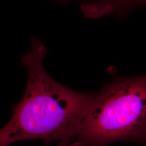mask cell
Returning <instances> with one entry per match:
<instances>
[{
    "instance_id": "obj_1",
    "label": "cell",
    "mask_w": 146,
    "mask_h": 146,
    "mask_svg": "<svg viewBox=\"0 0 146 146\" xmlns=\"http://www.w3.org/2000/svg\"><path fill=\"white\" fill-rule=\"evenodd\" d=\"M46 54L44 44L33 39L31 50L23 56L26 89L10 120L0 129V146L33 139L47 143L76 138L94 94L74 91L55 81L43 66Z\"/></svg>"
},
{
    "instance_id": "obj_2",
    "label": "cell",
    "mask_w": 146,
    "mask_h": 146,
    "mask_svg": "<svg viewBox=\"0 0 146 146\" xmlns=\"http://www.w3.org/2000/svg\"><path fill=\"white\" fill-rule=\"evenodd\" d=\"M76 138L85 146L117 141L145 143V76L116 78L94 94Z\"/></svg>"
},
{
    "instance_id": "obj_3",
    "label": "cell",
    "mask_w": 146,
    "mask_h": 146,
    "mask_svg": "<svg viewBox=\"0 0 146 146\" xmlns=\"http://www.w3.org/2000/svg\"><path fill=\"white\" fill-rule=\"evenodd\" d=\"M145 0H98L82 6L84 14L89 18H98L109 15L116 11L142 5Z\"/></svg>"
},
{
    "instance_id": "obj_4",
    "label": "cell",
    "mask_w": 146,
    "mask_h": 146,
    "mask_svg": "<svg viewBox=\"0 0 146 146\" xmlns=\"http://www.w3.org/2000/svg\"><path fill=\"white\" fill-rule=\"evenodd\" d=\"M58 146H85L76 138L60 141Z\"/></svg>"
}]
</instances>
